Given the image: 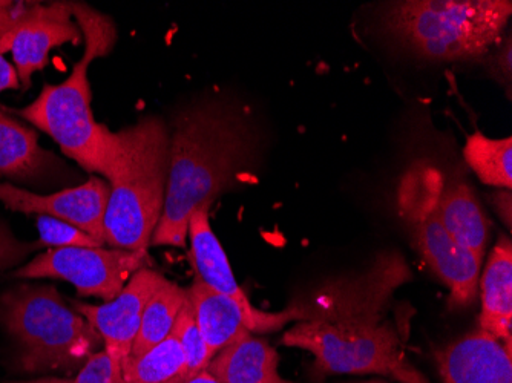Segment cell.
<instances>
[{
    "label": "cell",
    "mask_w": 512,
    "mask_h": 383,
    "mask_svg": "<svg viewBox=\"0 0 512 383\" xmlns=\"http://www.w3.org/2000/svg\"><path fill=\"white\" fill-rule=\"evenodd\" d=\"M401 253H382L365 272L325 285L283 345L315 357V374H381L399 383H428L408 362L398 327L388 318L396 290L410 281Z\"/></svg>",
    "instance_id": "cell-1"
},
{
    "label": "cell",
    "mask_w": 512,
    "mask_h": 383,
    "mask_svg": "<svg viewBox=\"0 0 512 383\" xmlns=\"http://www.w3.org/2000/svg\"><path fill=\"white\" fill-rule=\"evenodd\" d=\"M255 152V131L232 106L209 103L181 114L169 146L165 207L151 246L184 249L192 215L234 189Z\"/></svg>",
    "instance_id": "cell-2"
},
{
    "label": "cell",
    "mask_w": 512,
    "mask_h": 383,
    "mask_svg": "<svg viewBox=\"0 0 512 383\" xmlns=\"http://www.w3.org/2000/svg\"><path fill=\"white\" fill-rule=\"evenodd\" d=\"M69 8L85 42L82 59L65 82L43 86L33 103L13 112L50 135L83 169L109 180L119 155V137L92 114L88 73L94 60L114 50L117 28L111 17L89 5L69 2Z\"/></svg>",
    "instance_id": "cell-3"
},
{
    "label": "cell",
    "mask_w": 512,
    "mask_h": 383,
    "mask_svg": "<svg viewBox=\"0 0 512 383\" xmlns=\"http://www.w3.org/2000/svg\"><path fill=\"white\" fill-rule=\"evenodd\" d=\"M119 155L109 178L106 244L148 252L165 207L171 135L163 120L145 117L120 129Z\"/></svg>",
    "instance_id": "cell-4"
},
{
    "label": "cell",
    "mask_w": 512,
    "mask_h": 383,
    "mask_svg": "<svg viewBox=\"0 0 512 383\" xmlns=\"http://www.w3.org/2000/svg\"><path fill=\"white\" fill-rule=\"evenodd\" d=\"M0 327L13 341L14 371L30 376L82 368L103 345L53 285L19 284L0 293Z\"/></svg>",
    "instance_id": "cell-5"
},
{
    "label": "cell",
    "mask_w": 512,
    "mask_h": 383,
    "mask_svg": "<svg viewBox=\"0 0 512 383\" xmlns=\"http://www.w3.org/2000/svg\"><path fill=\"white\" fill-rule=\"evenodd\" d=\"M512 14L509 0H405L385 14V28L416 56L473 62L499 42Z\"/></svg>",
    "instance_id": "cell-6"
},
{
    "label": "cell",
    "mask_w": 512,
    "mask_h": 383,
    "mask_svg": "<svg viewBox=\"0 0 512 383\" xmlns=\"http://www.w3.org/2000/svg\"><path fill=\"white\" fill-rule=\"evenodd\" d=\"M148 252L103 249V247H63L34 256L13 273L19 279H63L76 287L80 296L109 302L125 289L129 279L148 267Z\"/></svg>",
    "instance_id": "cell-7"
},
{
    "label": "cell",
    "mask_w": 512,
    "mask_h": 383,
    "mask_svg": "<svg viewBox=\"0 0 512 383\" xmlns=\"http://www.w3.org/2000/svg\"><path fill=\"white\" fill-rule=\"evenodd\" d=\"M433 200V192L405 195L401 201L402 215L410 224L422 258L450 290V307H470L479 293L482 262L442 226Z\"/></svg>",
    "instance_id": "cell-8"
},
{
    "label": "cell",
    "mask_w": 512,
    "mask_h": 383,
    "mask_svg": "<svg viewBox=\"0 0 512 383\" xmlns=\"http://www.w3.org/2000/svg\"><path fill=\"white\" fill-rule=\"evenodd\" d=\"M82 39L69 2H25L22 10L0 27V56L13 54L20 88L27 91L33 74L45 69L54 48Z\"/></svg>",
    "instance_id": "cell-9"
},
{
    "label": "cell",
    "mask_w": 512,
    "mask_h": 383,
    "mask_svg": "<svg viewBox=\"0 0 512 383\" xmlns=\"http://www.w3.org/2000/svg\"><path fill=\"white\" fill-rule=\"evenodd\" d=\"M109 200V183L92 177L80 186L40 195L11 183H0V203L8 210L27 215H46L65 221L106 244L105 215Z\"/></svg>",
    "instance_id": "cell-10"
},
{
    "label": "cell",
    "mask_w": 512,
    "mask_h": 383,
    "mask_svg": "<svg viewBox=\"0 0 512 383\" xmlns=\"http://www.w3.org/2000/svg\"><path fill=\"white\" fill-rule=\"evenodd\" d=\"M186 293L211 357L243 338L244 334L275 331L293 319H302L301 308L283 313L264 311L263 315H250L234 299L209 289L197 276Z\"/></svg>",
    "instance_id": "cell-11"
},
{
    "label": "cell",
    "mask_w": 512,
    "mask_h": 383,
    "mask_svg": "<svg viewBox=\"0 0 512 383\" xmlns=\"http://www.w3.org/2000/svg\"><path fill=\"white\" fill-rule=\"evenodd\" d=\"M165 279L145 267L132 275L125 289L112 301L100 305L71 301V305L102 336L103 350L122 362L131 353L149 299Z\"/></svg>",
    "instance_id": "cell-12"
},
{
    "label": "cell",
    "mask_w": 512,
    "mask_h": 383,
    "mask_svg": "<svg viewBox=\"0 0 512 383\" xmlns=\"http://www.w3.org/2000/svg\"><path fill=\"white\" fill-rule=\"evenodd\" d=\"M444 383H512V357L499 339L482 328L436 353Z\"/></svg>",
    "instance_id": "cell-13"
},
{
    "label": "cell",
    "mask_w": 512,
    "mask_h": 383,
    "mask_svg": "<svg viewBox=\"0 0 512 383\" xmlns=\"http://www.w3.org/2000/svg\"><path fill=\"white\" fill-rule=\"evenodd\" d=\"M209 209L211 207H200L189 221L188 238L191 239L189 256L195 269V276L201 279L209 289L234 299L250 315H263L264 311L253 307L246 293L238 285L226 252L212 230Z\"/></svg>",
    "instance_id": "cell-14"
},
{
    "label": "cell",
    "mask_w": 512,
    "mask_h": 383,
    "mask_svg": "<svg viewBox=\"0 0 512 383\" xmlns=\"http://www.w3.org/2000/svg\"><path fill=\"white\" fill-rule=\"evenodd\" d=\"M482 313L479 324L505 347L512 345V244L511 239H499L494 246L480 281Z\"/></svg>",
    "instance_id": "cell-15"
},
{
    "label": "cell",
    "mask_w": 512,
    "mask_h": 383,
    "mask_svg": "<svg viewBox=\"0 0 512 383\" xmlns=\"http://www.w3.org/2000/svg\"><path fill=\"white\" fill-rule=\"evenodd\" d=\"M59 160L40 146L33 128L0 108V178L31 183L59 167Z\"/></svg>",
    "instance_id": "cell-16"
},
{
    "label": "cell",
    "mask_w": 512,
    "mask_h": 383,
    "mask_svg": "<svg viewBox=\"0 0 512 383\" xmlns=\"http://www.w3.org/2000/svg\"><path fill=\"white\" fill-rule=\"evenodd\" d=\"M433 204L437 218L447 232L483 262L491 224L473 189L467 184H451L434 194Z\"/></svg>",
    "instance_id": "cell-17"
},
{
    "label": "cell",
    "mask_w": 512,
    "mask_h": 383,
    "mask_svg": "<svg viewBox=\"0 0 512 383\" xmlns=\"http://www.w3.org/2000/svg\"><path fill=\"white\" fill-rule=\"evenodd\" d=\"M275 348L252 333L221 350L207 365V371L221 383H293L278 371Z\"/></svg>",
    "instance_id": "cell-18"
},
{
    "label": "cell",
    "mask_w": 512,
    "mask_h": 383,
    "mask_svg": "<svg viewBox=\"0 0 512 383\" xmlns=\"http://www.w3.org/2000/svg\"><path fill=\"white\" fill-rule=\"evenodd\" d=\"M186 301H188L186 290L181 289L175 282L165 279L146 305L142 325L129 356H143L155 345L166 341L171 336L178 313Z\"/></svg>",
    "instance_id": "cell-19"
},
{
    "label": "cell",
    "mask_w": 512,
    "mask_h": 383,
    "mask_svg": "<svg viewBox=\"0 0 512 383\" xmlns=\"http://www.w3.org/2000/svg\"><path fill=\"white\" fill-rule=\"evenodd\" d=\"M128 383H184L188 380V362L174 336L155 345L143 356L122 361Z\"/></svg>",
    "instance_id": "cell-20"
},
{
    "label": "cell",
    "mask_w": 512,
    "mask_h": 383,
    "mask_svg": "<svg viewBox=\"0 0 512 383\" xmlns=\"http://www.w3.org/2000/svg\"><path fill=\"white\" fill-rule=\"evenodd\" d=\"M463 157L482 183L509 190L512 187L511 137L488 138L476 131L467 138Z\"/></svg>",
    "instance_id": "cell-21"
},
{
    "label": "cell",
    "mask_w": 512,
    "mask_h": 383,
    "mask_svg": "<svg viewBox=\"0 0 512 383\" xmlns=\"http://www.w3.org/2000/svg\"><path fill=\"white\" fill-rule=\"evenodd\" d=\"M171 334L177 339L184 356H186L188 380L191 377L197 376L201 371H206L207 365L212 361V357L209 354V350H207L203 336H201L197 321H195L194 310H192L189 299L181 308L180 313H178L177 321H175Z\"/></svg>",
    "instance_id": "cell-22"
},
{
    "label": "cell",
    "mask_w": 512,
    "mask_h": 383,
    "mask_svg": "<svg viewBox=\"0 0 512 383\" xmlns=\"http://www.w3.org/2000/svg\"><path fill=\"white\" fill-rule=\"evenodd\" d=\"M36 227L39 230V239L46 250L63 249V247H103L88 233L57 218L39 215Z\"/></svg>",
    "instance_id": "cell-23"
},
{
    "label": "cell",
    "mask_w": 512,
    "mask_h": 383,
    "mask_svg": "<svg viewBox=\"0 0 512 383\" xmlns=\"http://www.w3.org/2000/svg\"><path fill=\"white\" fill-rule=\"evenodd\" d=\"M73 383H128L123 376L122 362L117 361L108 351L92 354L80 368Z\"/></svg>",
    "instance_id": "cell-24"
},
{
    "label": "cell",
    "mask_w": 512,
    "mask_h": 383,
    "mask_svg": "<svg viewBox=\"0 0 512 383\" xmlns=\"http://www.w3.org/2000/svg\"><path fill=\"white\" fill-rule=\"evenodd\" d=\"M42 250L45 252L46 247L40 239L33 243H22L11 233L7 224L0 223V272L19 266L28 256L39 255Z\"/></svg>",
    "instance_id": "cell-25"
},
{
    "label": "cell",
    "mask_w": 512,
    "mask_h": 383,
    "mask_svg": "<svg viewBox=\"0 0 512 383\" xmlns=\"http://www.w3.org/2000/svg\"><path fill=\"white\" fill-rule=\"evenodd\" d=\"M19 88L20 80L16 68L4 56H0V94Z\"/></svg>",
    "instance_id": "cell-26"
},
{
    "label": "cell",
    "mask_w": 512,
    "mask_h": 383,
    "mask_svg": "<svg viewBox=\"0 0 512 383\" xmlns=\"http://www.w3.org/2000/svg\"><path fill=\"white\" fill-rule=\"evenodd\" d=\"M25 2H11V0H0V27L10 22L20 10Z\"/></svg>",
    "instance_id": "cell-27"
},
{
    "label": "cell",
    "mask_w": 512,
    "mask_h": 383,
    "mask_svg": "<svg viewBox=\"0 0 512 383\" xmlns=\"http://www.w3.org/2000/svg\"><path fill=\"white\" fill-rule=\"evenodd\" d=\"M184 383H221L220 380L215 379L209 371H201L197 376L191 377Z\"/></svg>",
    "instance_id": "cell-28"
},
{
    "label": "cell",
    "mask_w": 512,
    "mask_h": 383,
    "mask_svg": "<svg viewBox=\"0 0 512 383\" xmlns=\"http://www.w3.org/2000/svg\"><path fill=\"white\" fill-rule=\"evenodd\" d=\"M20 383H73V380L60 379V377H42V379L28 380Z\"/></svg>",
    "instance_id": "cell-29"
},
{
    "label": "cell",
    "mask_w": 512,
    "mask_h": 383,
    "mask_svg": "<svg viewBox=\"0 0 512 383\" xmlns=\"http://www.w3.org/2000/svg\"><path fill=\"white\" fill-rule=\"evenodd\" d=\"M364 383H387V382H381V380H370V382H364Z\"/></svg>",
    "instance_id": "cell-30"
}]
</instances>
